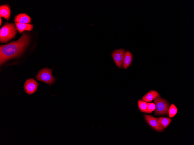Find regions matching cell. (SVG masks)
<instances>
[{"label":"cell","instance_id":"e0dca14e","mask_svg":"<svg viewBox=\"0 0 194 145\" xmlns=\"http://www.w3.org/2000/svg\"><path fill=\"white\" fill-rule=\"evenodd\" d=\"M0 25H1V23H2V21H1L2 19H1V18H0Z\"/></svg>","mask_w":194,"mask_h":145},{"label":"cell","instance_id":"9c48e42d","mask_svg":"<svg viewBox=\"0 0 194 145\" xmlns=\"http://www.w3.org/2000/svg\"><path fill=\"white\" fill-rule=\"evenodd\" d=\"M31 21L30 17L25 13H21L16 15L15 18V22L21 23H28Z\"/></svg>","mask_w":194,"mask_h":145},{"label":"cell","instance_id":"5b68a950","mask_svg":"<svg viewBox=\"0 0 194 145\" xmlns=\"http://www.w3.org/2000/svg\"><path fill=\"white\" fill-rule=\"evenodd\" d=\"M38 83L33 79H27L25 83L24 89L26 92L28 94H32L37 90Z\"/></svg>","mask_w":194,"mask_h":145},{"label":"cell","instance_id":"6da1fadb","mask_svg":"<svg viewBox=\"0 0 194 145\" xmlns=\"http://www.w3.org/2000/svg\"><path fill=\"white\" fill-rule=\"evenodd\" d=\"M30 41L29 35L27 33L24 32L17 41L0 45V64L21 54L28 45Z\"/></svg>","mask_w":194,"mask_h":145},{"label":"cell","instance_id":"7c38bea8","mask_svg":"<svg viewBox=\"0 0 194 145\" xmlns=\"http://www.w3.org/2000/svg\"><path fill=\"white\" fill-rule=\"evenodd\" d=\"M10 15V8L7 5H1L0 7V16L8 20Z\"/></svg>","mask_w":194,"mask_h":145},{"label":"cell","instance_id":"52a82bcc","mask_svg":"<svg viewBox=\"0 0 194 145\" xmlns=\"http://www.w3.org/2000/svg\"><path fill=\"white\" fill-rule=\"evenodd\" d=\"M145 119L149 125L155 130L161 132L163 129L160 125L157 118L147 114L144 115Z\"/></svg>","mask_w":194,"mask_h":145},{"label":"cell","instance_id":"9a60e30c","mask_svg":"<svg viewBox=\"0 0 194 145\" xmlns=\"http://www.w3.org/2000/svg\"><path fill=\"white\" fill-rule=\"evenodd\" d=\"M169 116L170 118L174 117L177 112V109L175 106L172 104L168 109Z\"/></svg>","mask_w":194,"mask_h":145},{"label":"cell","instance_id":"5bb4252c","mask_svg":"<svg viewBox=\"0 0 194 145\" xmlns=\"http://www.w3.org/2000/svg\"><path fill=\"white\" fill-rule=\"evenodd\" d=\"M137 104L139 109L141 112L147 113L148 103L147 102L139 100L137 101Z\"/></svg>","mask_w":194,"mask_h":145},{"label":"cell","instance_id":"8992f818","mask_svg":"<svg viewBox=\"0 0 194 145\" xmlns=\"http://www.w3.org/2000/svg\"><path fill=\"white\" fill-rule=\"evenodd\" d=\"M125 54L123 49H117L113 51L112 55L113 58L116 64L119 67H122L123 62Z\"/></svg>","mask_w":194,"mask_h":145},{"label":"cell","instance_id":"ba28073f","mask_svg":"<svg viewBox=\"0 0 194 145\" xmlns=\"http://www.w3.org/2000/svg\"><path fill=\"white\" fill-rule=\"evenodd\" d=\"M160 96L156 91L151 90L147 93L142 98V100L146 102H150L153 100Z\"/></svg>","mask_w":194,"mask_h":145},{"label":"cell","instance_id":"3957f363","mask_svg":"<svg viewBox=\"0 0 194 145\" xmlns=\"http://www.w3.org/2000/svg\"><path fill=\"white\" fill-rule=\"evenodd\" d=\"M52 70L53 69L43 68L38 72L35 78L38 80L51 86L55 82L56 80L52 75Z\"/></svg>","mask_w":194,"mask_h":145},{"label":"cell","instance_id":"8fae6325","mask_svg":"<svg viewBox=\"0 0 194 145\" xmlns=\"http://www.w3.org/2000/svg\"><path fill=\"white\" fill-rule=\"evenodd\" d=\"M132 58V54L130 52L126 51L125 53L123 62V66L124 69H127L130 66Z\"/></svg>","mask_w":194,"mask_h":145},{"label":"cell","instance_id":"4fadbf2b","mask_svg":"<svg viewBox=\"0 0 194 145\" xmlns=\"http://www.w3.org/2000/svg\"><path fill=\"white\" fill-rule=\"evenodd\" d=\"M160 126L163 128H166L170 124L172 119L167 117H161L157 118Z\"/></svg>","mask_w":194,"mask_h":145},{"label":"cell","instance_id":"30bf717a","mask_svg":"<svg viewBox=\"0 0 194 145\" xmlns=\"http://www.w3.org/2000/svg\"><path fill=\"white\" fill-rule=\"evenodd\" d=\"M16 29L20 33H22L24 31H31L33 27V25L29 23H21L15 22Z\"/></svg>","mask_w":194,"mask_h":145},{"label":"cell","instance_id":"2e32d148","mask_svg":"<svg viewBox=\"0 0 194 145\" xmlns=\"http://www.w3.org/2000/svg\"><path fill=\"white\" fill-rule=\"evenodd\" d=\"M155 108V104L153 103H148L147 111L148 113H151L154 111Z\"/></svg>","mask_w":194,"mask_h":145},{"label":"cell","instance_id":"7a4b0ae2","mask_svg":"<svg viewBox=\"0 0 194 145\" xmlns=\"http://www.w3.org/2000/svg\"><path fill=\"white\" fill-rule=\"evenodd\" d=\"M17 33L15 24L6 22L0 30V40L2 43H5L14 38Z\"/></svg>","mask_w":194,"mask_h":145},{"label":"cell","instance_id":"277c9868","mask_svg":"<svg viewBox=\"0 0 194 145\" xmlns=\"http://www.w3.org/2000/svg\"><path fill=\"white\" fill-rule=\"evenodd\" d=\"M154 103L155 106L154 110L155 115L168 114L169 105L165 100L159 97L154 99Z\"/></svg>","mask_w":194,"mask_h":145}]
</instances>
